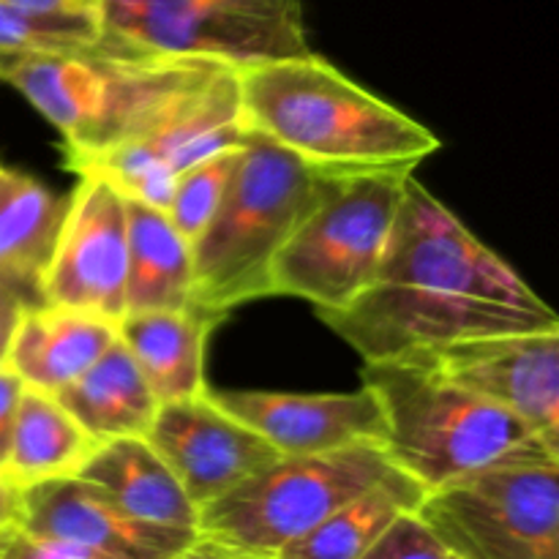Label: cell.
<instances>
[{"instance_id": "cell-33", "label": "cell", "mask_w": 559, "mask_h": 559, "mask_svg": "<svg viewBox=\"0 0 559 559\" xmlns=\"http://www.w3.org/2000/svg\"><path fill=\"white\" fill-rule=\"evenodd\" d=\"M16 527H11V530H0V551H3V546H5V540H9V535L14 533Z\"/></svg>"}, {"instance_id": "cell-32", "label": "cell", "mask_w": 559, "mask_h": 559, "mask_svg": "<svg viewBox=\"0 0 559 559\" xmlns=\"http://www.w3.org/2000/svg\"><path fill=\"white\" fill-rule=\"evenodd\" d=\"M14 58H16V55H11V52H0V80H3L5 69H9L11 60H14Z\"/></svg>"}, {"instance_id": "cell-2", "label": "cell", "mask_w": 559, "mask_h": 559, "mask_svg": "<svg viewBox=\"0 0 559 559\" xmlns=\"http://www.w3.org/2000/svg\"><path fill=\"white\" fill-rule=\"evenodd\" d=\"M240 118L320 175H409L440 136L320 55L238 69Z\"/></svg>"}, {"instance_id": "cell-22", "label": "cell", "mask_w": 559, "mask_h": 559, "mask_svg": "<svg viewBox=\"0 0 559 559\" xmlns=\"http://www.w3.org/2000/svg\"><path fill=\"white\" fill-rule=\"evenodd\" d=\"M98 445L102 442L93 440L52 393L25 388L11 429L3 475L22 489L41 480L69 478L80 473Z\"/></svg>"}, {"instance_id": "cell-24", "label": "cell", "mask_w": 559, "mask_h": 559, "mask_svg": "<svg viewBox=\"0 0 559 559\" xmlns=\"http://www.w3.org/2000/svg\"><path fill=\"white\" fill-rule=\"evenodd\" d=\"M129 47L104 33L98 11H49L0 3V52L87 55Z\"/></svg>"}, {"instance_id": "cell-35", "label": "cell", "mask_w": 559, "mask_h": 559, "mask_svg": "<svg viewBox=\"0 0 559 559\" xmlns=\"http://www.w3.org/2000/svg\"><path fill=\"white\" fill-rule=\"evenodd\" d=\"M0 289H3V287H0Z\"/></svg>"}, {"instance_id": "cell-19", "label": "cell", "mask_w": 559, "mask_h": 559, "mask_svg": "<svg viewBox=\"0 0 559 559\" xmlns=\"http://www.w3.org/2000/svg\"><path fill=\"white\" fill-rule=\"evenodd\" d=\"M76 478L96 484L131 516L164 527L197 530L200 511L145 437H118L102 442L82 464Z\"/></svg>"}, {"instance_id": "cell-13", "label": "cell", "mask_w": 559, "mask_h": 559, "mask_svg": "<svg viewBox=\"0 0 559 559\" xmlns=\"http://www.w3.org/2000/svg\"><path fill=\"white\" fill-rule=\"evenodd\" d=\"M145 440L167 462L197 511L278 459L271 442L224 413L207 391L158 404Z\"/></svg>"}, {"instance_id": "cell-34", "label": "cell", "mask_w": 559, "mask_h": 559, "mask_svg": "<svg viewBox=\"0 0 559 559\" xmlns=\"http://www.w3.org/2000/svg\"><path fill=\"white\" fill-rule=\"evenodd\" d=\"M448 559H453V557H448Z\"/></svg>"}, {"instance_id": "cell-26", "label": "cell", "mask_w": 559, "mask_h": 559, "mask_svg": "<svg viewBox=\"0 0 559 559\" xmlns=\"http://www.w3.org/2000/svg\"><path fill=\"white\" fill-rule=\"evenodd\" d=\"M360 559H448L445 549L415 513L399 516Z\"/></svg>"}, {"instance_id": "cell-27", "label": "cell", "mask_w": 559, "mask_h": 559, "mask_svg": "<svg viewBox=\"0 0 559 559\" xmlns=\"http://www.w3.org/2000/svg\"><path fill=\"white\" fill-rule=\"evenodd\" d=\"M0 559H104L93 551L82 549V546L71 544V540L52 538V535L27 533V530L16 527L5 540Z\"/></svg>"}, {"instance_id": "cell-1", "label": "cell", "mask_w": 559, "mask_h": 559, "mask_svg": "<svg viewBox=\"0 0 559 559\" xmlns=\"http://www.w3.org/2000/svg\"><path fill=\"white\" fill-rule=\"evenodd\" d=\"M322 322L369 360L500 333L559 331L535 289L407 175L377 276Z\"/></svg>"}, {"instance_id": "cell-21", "label": "cell", "mask_w": 559, "mask_h": 559, "mask_svg": "<svg viewBox=\"0 0 559 559\" xmlns=\"http://www.w3.org/2000/svg\"><path fill=\"white\" fill-rule=\"evenodd\" d=\"M55 399L98 442L145 437L158 409V399L120 338Z\"/></svg>"}, {"instance_id": "cell-12", "label": "cell", "mask_w": 559, "mask_h": 559, "mask_svg": "<svg viewBox=\"0 0 559 559\" xmlns=\"http://www.w3.org/2000/svg\"><path fill=\"white\" fill-rule=\"evenodd\" d=\"M407 355L559 445V331L464 338Z\"/></svg>"}, {"instance_id": "cell-11", "label": "cell", "mask_w": 559, "mask_h": 559, "mask_svg": "<svg viewBox=\"0 0 559 559\" xmlns=\"http://www.w3.org/2000/svg\"><path fill=\"white\" fill-rule=\"evenodd\" d=\"M66 205L63 227L41 278V304L118 322L126 314L129 222L123 194L85 169Z\"/></svg>"}, {"instance_id": "cell-29", "label": "cell", "mask_w": 559, "mask_h": 559, "mask_svg": "<svg viewBox=\"0 0 559 559\" xmlns=\"http://www.w3.org/2000/svg\"><path fill=\"white\" fill-rule=\"evenodd\" d=\"M22 522V486L0 473V530L20 527Z\"/></svg>"}, {"instance_id": "cell-9", "label": "cell", "mask_w": 559, "mask_h": 559, "mask_svg": "<svg viewBox=\"0 0 559 559\" xmlns=\"http://www.w3.org/2000/svg\"><path fill=\"white\" fill-rule=\"evenodd\" d=\"M104 33L142 52L233 69L311 55L304 0H102Z\"/></svg>"}, {"instance_id": "cell-16", "label": "cell", "mask_w": 559, "mask_h": 559, "mask_svg": "<svg viewBox=\"0 0 559 559\" xmlns=\"http://www.w3.org/2000/svg\"><path fill=\"white\" fill-rule=\"evenodd\" d=\"M115 338L118 325L107 317L52 304L22 306L3 364L25 388L55 396L91 369Z\"/></svg>"}, {"instance_id": "cell-3", "label": "cell", "mask_w": 559, "mask_h": 559, "mask_svg": "<svg viewBox=\"0 0 559 559\" xmlns=\"http://www.w3.org/2000/svg\"><path fill=\"white\" fill-rule=\"evenodd\" d=\"M227 63L134 47L87 55H16L14 85L63 134L69 167L147 134L178 112Z\"/></svg>"}, {"instance_id": "cell-18", "label": "cell", "mask_w": 559, "mask_h": 559, "mask_svg": "<svg viewBox=\"0 0 559 559\" xmlns=\"http://www.w3.org/2000/svg\"><path fill=\"white\" fill-rule=\"evenodd\" d=\"M66 205L25 169L0 162V287L22 306L41 304V278L52 260Z\"/></svg>"}, {"instance_id": "cell-30", "label": "cell", "mask_w": 559, "mask_h": 559, "mask_svg": "<svg viewBox=\"0 0 559 559\" xmlns=\"http://www.w3.org/2000/svg\"><path fill=\"white\" fill-rule=\"evenodd\" d=\"M22 304L11 293L0 289V364L5 358V347H9L11 331L16 325V317H20Z\"/></svg>"}, {"instance_id": "cell-4", "label": "cell", "mask_w": 559, "mask_h": 559, "mask_svg": "<svg viewBox=\"0 0 559 559\" xmlns=\"http://www.w3.org/2000/svg\"><path fill=\"white\" fill-rule=\"evenodd\" d=\"M360 380L380 404L388 459L426 491L513 459L559 456V445L516 415L445 380L418 358L369 360Z\"/></svg>"}, {"instance_id": "cell-31", "label": "cell", "mask_w": 559, "mask_h": 559, "mask_svg": "<svg viewBox=\"0 0 559 559\" xmlns=\"http://www.w3.org/2000/svg\"><path fill=\"white\" fill-rule=\"evenodd\" d=\"M175 559H276V557H251V555H240V551L224 549V546L211 544V540L197 538L189 549L183 551L180 557Z\"/></svg>"}, {"instance_id": "cell-5", "label": "cell", "mask_w": 559, "mask_h": 559, "mask_svg": "<svg viewBox=\"0 0 559 559\" xmlns=\"http://www.w3.org/2000/svg\"><path fill=\"white\" fill-rule=\"evenodd\" d=\"M322 186L325 175L246 129L227 191L191 243L194 304L227 317L238 306L271 298L273 260Z\"/></svg>"}, {"instance_id": "cell-28", "label": "cell", "mask_w": 559, "mask_h": 559, "mask_svg": "<svg viewBox=\"0 0 559 559\" xmlns=\"http://www.w3.org/2000/svg\"><path fill=\"white\" fill-rule=\"evenodd\" d=\"M22 391H25V385H22L20 377H16L9 366L0 364V473H3L5 459H9L11 429H14Z\"/></svg>"}, {"instance_id": "cell-15", "label": "cell", "mask_w": 559, "mask_h": 559, "mask_svg": "<svg viewBox=\"0 0 559 559\" xmlns=\"http://www.w3.org/2000/svg\"><path fill=\"white\" fill-rule=\"evenodd\" d=\"M207 396L271 442L278 456L328 453L358 442L382 445L380 404L366 385L353 393L207 391Z\"/></svg>"}, {"instance_id": "cell-6", "label": "cell", "mask_w": 559, "mask_h": 559, "mask_svg": "<svg viewBox=\"0 0 559 559\" xmlns=\"http://www.w3.org/2000/svg\"><path fill=\"white\" fill-rule=\"evenodd\" d=\"M404 180L402 173L325 175L322 194L273 260V295L306 300L317 314L353 304L374 282Z\"/></svg>"}, {"instance_id": "cell-10", "label": "cell", "mask_w": 559, "mask_h": 559, "mask_svg": "<svg viewBox=\"0 0 559 559\" xmlns=\"http://www.w3.org/2000/svg\"><path fill=\"white\" fill-rule=\"evenodd\" d=\"M243 136L238 69H224L162 126L123 145L107 147L80 164L74 173L93 169L104 175L120 194L136 197L167 211L175 178L186 167L222 147L240 145Z\"/></svg>"}, {"instance_id": "cell-25", "label": "cell", "mask_w": 559, "mask_h": 559, "mask_svg": "<svg viewBox=\"0 0 559 559\" xmlns=\"http://www.w3.org/2000/svg\"><path fill=\"white\" fill-rule=\"evenodd\" d=\"M240 145L222 147V151L211 153L202 162L186 167L175 178L173 197H169V205L164 213L189 243H194L197 235L205 229V224L216 213L218 202H222L224 191L229 186V178L235 173V164H238Z\"/></svg>"}, {"instance_id": "cell-17", "label": "cell", "mask_w": 559, "mask_h": 559, "mask_svg": "<svg viewBox=\"0 0 559 559\" xmlns=\"http://www.w3.org/2000/svg\"><path fill=\"white\" fill-rule=\"evenodd\" d=\"M224 320L218 311L191 300L178 311H134L123 314L118 338L126 344L158 404L194 399L205 388V342Z\"/></svg>"}, {"instance_id": "cell-7", "label": "cell", "mask_w": 559, "mask_h": 559, "mask_svg": "<svg viewBox=\"0 0 559 559\" xmlns=\"http://www.w3.org/2000/svg\"><path fill=\"white\" fill-rule=\"evenodd\" d=\"M377 442L309 456H278L211 506L200 508L202 540L251 557H276L311 527L393 473Z\"/></svg>"}, {"instance_id": "cell-8", "label": "cell", "mask_w": 559, "mask_h": 559, "mask_svg": "<svg viewBox=\"0 0 559 559\" xmlns=\"http://www.w3.org/2000/svg\"><path fill=\"white\" fill-rule=\"evenodd\" d=\"M415 516L453 559H559V456L513 459L426 491Z\"/></svg>"}, {"instance_id": "cell-20", "label": "cell", "mask_w": 559, "mask_h": 559, "mask_svg": "<svg viewBox=\"0 0 559 559\" xmlns=\"http://www.w3.org/2000/svg\"><path fill=\"white\" fill-rule=\"evenodd\" d=\"M123 202L129 222L126 314L186 309L194 300L191 243L162 207L126 194Z\"/></svg>"}, {"instance_id": "cell-14", "label": "cell", "mask_w": 559, "mask_h": 559, "mask_svg": "<svg viewBox=\"0 0 559 559\" xmlns=\"http://www.w3.org/2000/svg\"><path fill=\"white\" fill-rule=\"evenodd\" d=\"M22 530L71 540L104 559H175L200 535L126 511L85 478H52L22 489Z\"/></svg>"}, {"instance_id": "cell-23", "label": "cell", "mask_w": 559, "mask_h": 559, "mask_svg": "<svg viewBox=\"0 0 559 559\" xmlns=\"http://www.w3.org/2000/svg\"><path fill=\"white\" fill-rule=\"evenodd\" d=\"M426 489L402 469L366 489L278 551L276 559H360L399 516L415 513Z\"/></svg>"}]
</instances>
